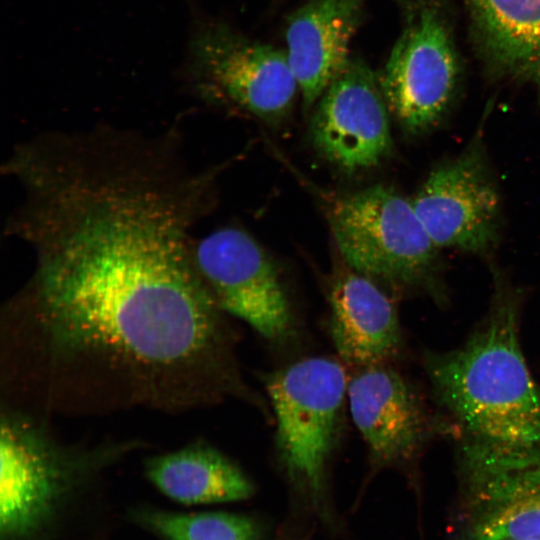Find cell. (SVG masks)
Returning a JSON list of instances; mask_svg holds the SVG:
<instances>
[{
    "label": "cell",
    "instance_id": "6da1fadb",
    "mask_svg": "<svg viewBox=\"0 0 540 540\" xmlns=\"http://www.w3.org/2000/svg\"><path fill=\"white\" fill-rule=\"evenodd\" d=\"M224 313L192 261L157 250L37 265L3 312L7 403L99 415L246 396Z\"/></svg>",
    "mask_w": 540,
    "mask_h": 540
},
{
    "label": "cell",
    "instance_id": "7a4b0ae2",
    "mask_svg": "<svg viewBox=\"0 0 540 540\" xmlns=\"http://www.w3.org/2000/svg\"><path fill=\"white\" fill-rule=\"evenodd\" d=\"M485 319L460 347L426 352L434 396L456 425L460 472L540 456V384L520 343V292L494 271Z\"/></svg>",
    "mask_w": 540,
    "mask_h": 540
},
{
    "label": "cell",
    "instance_id": "3957f363",
    "mask_svg": "<svg viewBox=\"0 0 540 540\" xmlns=\"http://www.w3.org/2000/svg\"><path fill=\"white\" fill-rule=\"evenodd\" d=\"M142 446L137 440L66 443L43 415L2 405L0 539L40 540L102 471Z\"/></svg>",
    "mask_w": 540,
    "mask_h": 540
},
{
    "label": "cell",
    "instance_id": "277c9868",
    "mask_svg": "<svg viewBox=\"0 0 540 540\" xmlns=\"http://www.w3.org/2000/svg\"><path fill=\"white\" fill-rule=\"evenodd\" d=\"M330 226L354 271L395 286H423L442 296L438 247L411 201L392 188L374 185L336 198Z\"/></svg>",
    "mask_w": 540,
    "mask_h": 540
},
{
    "label": "cell",
    "instance_id": "5b68a950",
    "mask_svg": "<svg viewBox=\"0 0 540 540\" xmlns=\"http://www.w3.org/2000/svg\"><path fill=\"white\" fill-rule=\"evenodd\" d=\"M348 380L342 365L308 357L267 378L276 419V452L290 480L319 497L340 434Z\"/></svg>",
    "mask_w": 540,
    "mask_h": 540
},
{
    "label": "cell",
    "instance_id": "8992f818",
    "mask_svg": "<svg viewBox=\"0 0 540 540\" xmlns=\"http://www.w3.org/2000/svg\"><path fill=\"white\" fill-rule=\"evenodd\" d=\"M459 75L446 18L432 2L416 0L378 78L388 109L407 133L430 131L447 114Z\"/></svg>",
    "mask_w": 540,
    "mask_h": 540
},
{
    "label": "cell",
    "instance_id": "52a82bcc",
    "mask_svg": "<svg viewBox=\"0 0 540 540\" xmlns=\"http://www.w3.org/2000/svg\"><path fill=\"white\" fill-rule=\"evenodd\" d=\"M190 51V74L203 95L271 122L290 111L299 87L285 51L216 24L195 35Z\"/></svg>",
    "mask_w": 540,
    "mask_h": 540
},
{
    "label": "cell",
    "instance_id": "ba28073f",
    "mask_svg": "<svg viewBox=\"0 0 540 540\" xmlns=\"http://www.w3.org/2000/svg\"><path fill=\"white\" fill-rule=\"evenodd\" d=\"M411 203L438 248L477 255L496 248L501 200L480 131L463 152L430 172Z\"/></svg>",
    "mask_w": 540,
    "mask_h": 540
},
{
    "label": "cell",
    "instance_id": "9c48e42d",
    "mask_svg": "<svg viewBox=\"0 0 540 540\" xmlns=\"http://www.w3.org/2000/svg\"><path fill=\"white\" fill-rule=\"evenodd\" d=\"M196 269L217 305L268 341L294 333V318L276 265L245 231L225 227L193 243Z\"/></svg>",
    "mask_w": 540,
    "mask_h": 540
},
{
    "label": "cell",
    "instance_id": "30bf717a",
    "mask_svg": "<svg viewBox=\"0 0 540 540\" xmlns=\"http://www.w3.org/2000/svg\"><path fill=\"white\" fill-rule=\"evenodd\" d=\"M387 108L378 78L362 60L350 58L318 100L314 146L347 172L378 165L393 147Z\"/></svg>",
    "mask_w": 540,
    "mask_h": 540
},
{
    "label": "cell",
    "instance_id": "8fae6325",
    "mask_svg": "<svg viewBox=\"0 0 540 540\" xmlns=\"http://www.w3.org/2000/svg\"><path fill=\"white\" fill-rule=\"evenodd\" d=\"M347 401L374 464L410 460L432 432L413 387L385 364L360 368L347 385Z\"/></svg>",
    "mask_w": 540,
    "mask_h": 540
},
{
    "label": "cell",
    "instance_id": "7c38bea8",
    "mask_svg": "<svg viewBox=\"0 0 540 540\" xmlns=\"http://www.w3.org/2000/svg\"><path fill=\"white\" fill-rule=\"evenodd\" d=\"M366 0H308L289 18L286 55L305 111L344 68Z\"/></svg>",
    "mask_w": 540,
    "mask_h": 540
},
{
    "label": "cell",
    "instance_id": "4fadbf2b",
    "mask_svg": "<svg viewBox=\"0 0 540 540\" xmlns=\"http://www.w3.org/2000/svg\"><path fill=\"white\" fill-rule=\"evenodd\" d=\"M461 540L540 539V456L462 477Z\"/></svg>",
    "mask_w": 540,
    "mask_h": 540
},
{
    "label": "cell",
    "instance_id": "5bb4252c",
    "mask_svg": "<svg viewBox=\"0 0 540 540\" xmlns=\"http://www.w3.org/2000/svg\"><path fill=\"white\" fill-rule=\"evenodd\" d=\"M330 334L339 356L359 368L385 364L401 344L398 314L371 278L353 269L339 273L329 294Z\"/></svg>",
    "mask_w": 540,
    "mask_h": 540
},
{
    "label": "cell",
    "instance_id": "9a60e30c",
    "mask_svg": "<svg viewBox=\"0 0 540 540\" xmlns=\"http://www.w3.org/2000/svg\"><path fill=\"white\" fill-rule=\"evenodd\" d=\"M473 37L495 76L540 96V0H467Z\"/></svg>",
    "mask_w": 540,
    "mask_h": 540
},
{
    "label": "cell",
    "instance_id": "2e32d148",
    "mask_svg": "<svg viewBox=\"0 0 540 540\" xmlns=\"http://www.w3.org/2000/svg\"><path fill=\"white\" fill-rule=\"evenodd\" d=\"M144 474L160 493L185 505L242 500L253 493L243 471L202 440L147 457Z\"/></svg>",
    "mask_w": 540,
    "mask_h": 540
},
{
    "label": "cell",
    "instance_id": "e0dca14e",
    "mask_svg": "<svg viewBox=\"0 0 540 540\" xmlns=\"http://www.w3.org/2000/svg\"><path fill=\"white\" fill-rule=\"evenodd\" d=\"M133 520L162 540H258L259 528L250 518L226 512L184 513L144 508Z\"/></svg>",
    "mask_w": 540,
    "mask_h": 540
},
{
    "label": "cell",
    "instance_id": "ac0fdd59",
    "mask_svg": "<svg viewBox=\"0 0 540 540\" xmlns=\"http://www.w3.org/2000/svg\"><path fill=\"white\" fill-rule=\"evenodd\" d=\"M512 540H540V539H533V538H522V539H512Z\"/></svg>",
    "mask_w": 540,
    "mask_h": 540
}]
</instances>
